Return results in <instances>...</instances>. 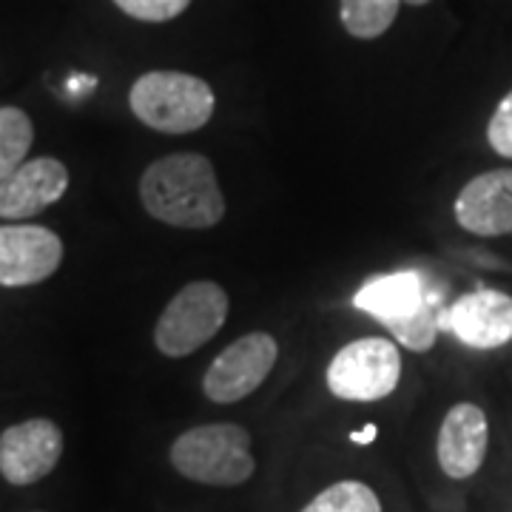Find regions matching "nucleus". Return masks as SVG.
<instances>
[{
	"label": "nucleus",
	"mask_w": 512,
	"mask_h": 512,
	"mask_svg": "<svg viewBox=\"0 0 512 512\" xmlns=\"http://www.w3.org/2000/svg\"><path fill=\"white\" fill-rule=\"evenodd\" d=\"M399 6L402 0H342L339 18L356 40H376L396 23Z\"/></svg>",
	"instance_id": "14"
},
{
	"label": "nucleus",
	"mask_w": 512,
	"mask_h": 512,
	"mask_svg": "<svg viewBox=\"0 0 512 512\" xmlns=\"http://www.w3.org/2000/svg\"><path fill=\"white\" fill-rule=\"evenodd\" d=\"M131 114L160 134H191L208 126L217 109L214 89L188 72H146L131 83Z\"/></svg>",
	"instance_id": "3"
},
{
	"label": "nucleus",
	"mask_w": 512,
	"mask_h": 512,
	"mask_svg": "<svg viewBox=\"0 0 512 512\" xmlns=\"http://www.w3.org/2000/svg\"><path fill=\"white\" fill-rule=\"evenodd\" d=\"M231 311L228 293L211 279L188 282L160 313L154 325V345L168 359H183L208 345L225 325Z\"/></svg>",
	"instance_id": "5"
},
{
	"label": "nucleus",
	"mask_w": 512,
	"mask_h": 512,
	"mask_svg": "<svg viewBox=\"0 0 512 512\" xmlns=\"http://www.w3.org/2000/svg\"><path fill=\"white\" fill-rule=\"evenodd\" d=\"M114 6L128 18L143 20V23H168V20L180 18L191 6V0H114Z\"/></svg>",
	"instance_id": "17"
},
{
	"label": "nucleus",
	"mask_w": 512,
	"mask_h": 512,
	"mask_svg": "<svg viewBox=\"0 0 512 512\" xmlns=\"http://www.w3.org/2000/svg\"><path fill=\"white\" fill-rule=\"evenodd\" d=\"M35 143L32 117L18 106H0V180L26 163V154Z\"/></svg>",
	"instance_id": "15"
},
{
	"label": "nucleus",
	"mask_w": 512,
	"mask_h": 512,
	"mask_svg": "<svg viewBox=\"0 0 512 512\" xmlns=\"http://www.w3.org/2000/svg\"><path fill=\"white\" fill-rule=\"evenodd\" d=\"M490 444V424L484 410L473 402H458L447 410L441 421L436 456L444 476L464 481L476 476L487 458Z\"/></svg>",
	"instance_id": "12"
},
{
	"label": "nucleus",
	"mask_w": 512,
	"mask_h": 512,
	"mask_svg": "<svg viewBox=\"0 0 512 512\" xmlns=\"http://www.w3.org/2000/svg\"><path fill=\"white\" fill-rule=\"evenodd\" d=\"M376 439V427L373 424H367L365 430H359V433H350V441H356V444H367V441Z\"/></svg>",
	"instance_id": "19"
},
{
	"label": "nucleus",
	"mask_w": 512,
	"mask_h": 512,
	"mask_svg": "<svg viewBox=\"0 0 512 512\" xmlns=\"http://www.w3.org/2000/svg\"><path fill=\"white\" fill-rule=\"evenodd\" d=\"M63 456V430L52 419H26L0 433V476L15 487L46 478Z\"/></svg>",
	"instance_id": "9"
},
{
	"label": "nucleus",
	"mask_w": 512,
	"mask_h": 512,
	"mask_svg": "<svg viewBox=\"0 0 512 512\" xmlns=\"http://www.w3.org/2000/svg\"><path fill=\"white\" fill-rule=\"evenodd\" d=\"M69 168L55 157L26 160L18 171L0 180V217L9 222H26L49 205L63 200L69 191Z\"/></svg>",
	"instance_id": "11"
},
{
	"label": "nucleus",
	"mask_w": 512,
	"mask_h": 512,
	"mask_svg": "<svg viewBox=\"0 0 512 512\" xmlns=\"http://www.w3.org/2000/svg\"><path fill=\"white\" fill-rule=\"evenodd\" d=\"M279 345L271 333L254 330L239 336L222 350L202 376V393L217 404H237L248 399L271 376Z\"/></svg>",
	"instance_id": "7"
},
{
	"label": "nucleus",
	"mask_w": 512,
	"mask_h": 512,
	"mask_svg": "<svg viewBox=\"0 0 512 512\" xmlns=\"http://www.w3.org/2000/svg\"><path fill=\"white\" fill-rule=\"evenodd\" d=\"M171 467L205 487H239L254 476L251 433L239 424H200L171 444Z\"/></svg>",
	"instance_id": "4"
},
{
	"label": "nucleus",
	"mask_w": 512,
	"mask_h": 512,
	"mask_svg": "<svg viewBox=\"0 0 512 512\" xmlns=\"http://www.w3.org/2000/svg\"><path fill=\"white\" fill-rule=\"evenodd\" d=\"M402 3H410V6H424V3H430V0H402Z\"/></svg>",
	"instance_id": "20"
},
{
	"label": "nucleus",
	"mask_w": 512,
	"mask_h": 512,
	"mask_svg": "<svg viewBox=\"0 0 512 512\" xmlns=\"http://www.w3.org/2000/svg\"><path fill=\"white\" fill-rule=\"evenodd\" d=\"M63 262V239L32 222L0 225V288H29L55 274Z\"/></svg>",
	"instance_id": "8"
},
{
	"label": "nucleus",
	"mask_w": 512,
	"mask_h": 512,
	"mask_svg": "<svg viewBox=\"0 0 512 512\" xmlns=\"http://www.w3.org/2000/svg\"><path fill=\"white\" fill-rule=\"evenodd\" d=\"M325 379L342 402H379L399 387L402 353L384 336L356 339L330 359Z\"/></svg>",
	"instance_id": "6"
},
{
	"label": "nucleus",
	"mask_w": 512,
	"mask_h": 512,
	"mask_svg": "<svg viewBox=\"0 0 512 512\" xmlns=\"http://www.w3.org/2000/svg\"><path fill=\"white\" fill-rule=\"evenodd\" d=\"M456 222L476 237L512 234V168H493L458 191Z\"/></svg>",
	"instance_id": "13"
},
{
	"label": "nucleus",
	"mask_w": 512,
	"mask_h": 512,
	"mask_svg": "<svg viewBox=\"0 0 512 512\" xmlns=\"http://www.w3.org/2000/svg\"><path fill=\"white\" fill-rule=\"evenodd\" d=\"M356 311L379 319L404 348L427 353L439 339L444 311L436 288L421 271H393L370 276L353 296Z\"/></svg>",
	"instance_id": "2"
},
{
	"label": "nucleus",
	"mask_w": 512,
	"mask_h": 512,
	"mask_svg": "<svg viewBox=\"0 0 512 512\" xmlns=\"http://www.w3.org/2000/svg\"><path fill=\"white\" fill-rule=\"evenodd\" d=\"M487 143L493 148L495 154L512 160V92L504 94V100L498 103V109L490 117V126H487Z\"/></svg>",
	"instance_id": "18"
},
{
	"label": "nucleus",
	"mask_w": 512,
	"mask_h": 512,
	"mask_svg": "<svg viewBox=\"0 0 512 512\" xmlns=\"http://www.w3.org/2000/svg\"><path fill=\"white\" fill-rule=\"evenodd\" d=\"M441 328L473 350L504 348L512 342V296L495 288L464 293L444 311Z\"/></svg>",
	"instance_id": "10"
},
{
	"label": "nucleus",
	"mask_w": 512,
	"mask_h": 512,
	"mask_svg": "<svg viewBox=\"0 0 512 512\" xmlns=\"http://www.w3.org/2000/svg\"><path fill=\"white\" fill-rule=\"evenodd\" d=\"M302 512H382V501L362 481H339L316 495Z\"/></svg>",
	"instance_id": "16"
},
{
	"label": "nucleus",
	"mask_w": 512,
	"mask_h": 512,
	"mask_svg": "<svg viewBox=\"0 0 512 512\" xmlns=\"http://www.w3.org/2000/svg\"><path fill=\"white\" fill-rule=\"evenodd\" d=\"M140 200L154 220L185 231L214 228L225 217L214 163L194 151L168 154L148 165L140 177Z\"/></svg>",
	"instance_id": "1"
}]
</instances>
